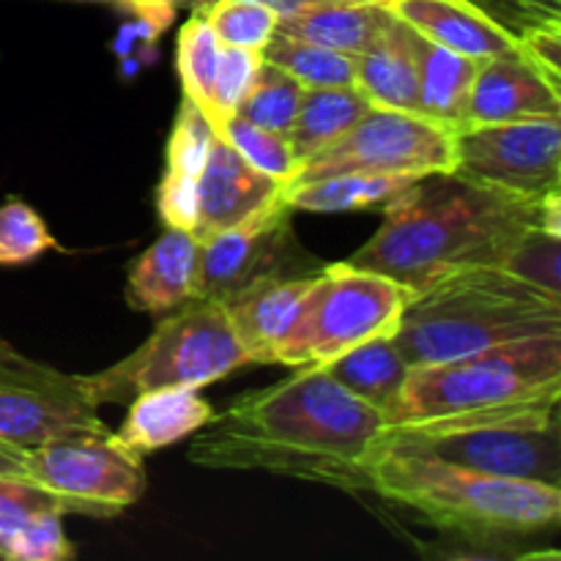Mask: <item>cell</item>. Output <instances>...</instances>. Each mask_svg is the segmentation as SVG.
I'll list each match as a JSON object with an SVG mask.
<instances>
[{"label":"cell","instance_id":"29","mask_svg":"<svg viewBox=\"0 0 561 561\" xmlns=\"http://www.w3.org/2000/svg\"><path fill=\"white\" fill-rule=\"evenodd\" d=\"M305 91L307 88L301 85L299 80H294V77L285 75L283 69H277V66L263 60L255 80H252L250 91L241 99L236 115L244 121H252V124L257 126H266V129L288 135L290 124H294L296 115H299Z\"/></svg>","mask_w":561,"mask_h":561},{"label":"cell","instance_id":"19","mask_svg":"<svg viewBox=\"0 0 561 561\" xmlns=\"http://www.w3.org/2000/svg\"><path fill=\"white\" fill-rule=\"evenodd\" d=\"M214 416L217 411L197 394V389H153L131 400L129 414L121 422L115 436L135 453L148 455L181 438L195 436Z\"/></svg>","mask_w":561,"mask_h":561},{"label":"cell","instance_id":"37","mask_svg":"<svg viewBox=\"0 0 561 561\" xmlns=\"http://www.w3.org/2000/svg\"><path fill=\"white\" fill-rule=\"evenodd\" d=\"M49 507H58V502L38 485L20 480H0V557H3L5 546L27 524Z\"/></svg>","mask_w":561,"mask_h":561},{"label":"cell","instance_id":"21","mask_svg":"<svg viewBox=\"0 0 561 561\" xmlns=\"http://www.w3.org/2000/svg\"><path fill=\"white\" fill-rule=\"evenodd\" d=\"M416 55V102L420 113L447 124L449 129L466 126V107L482 60L453 53L442 44L427 42L414 31Z\"/></svg>","mask_w":561,"mask_h":561},{"label":"cell","instance_id":"12","mask_svg":"<svg viewBox=\"0 0 561 561\" xmlns=\"http://www.w3.org/2000/svg\"><path fill=\"white\" fill-rule=\"evenodd\" d=\"M110 433L80 376L22 356L0 340V442L20 449Z\"/></svg>","mask_w":561,"mask_h":561},{"label":"cell","instance_id":"16","mask_svg":"<svg viewBox=\"0 0 561 561\" xmlns=\"http://www.w3.org/2000/svg\"><path fill=\"white\" fill-rule=\"evenodd\" d=\"M274 179L252 168L225 137L214 135L208 159L197 179V239L219 233L279 192Z\"/></svg>","mask_w":561,"mask_h":561},{"label":"cell","instance_id":"35","mask_svg":"<svg viewBox=\"0 0 561 561\" xmlns=\"http://www.w3.org/2000/svg\"><path fill=\"white\" fill-rule=\"evenodd\" d=\"M66 513L58 507H49L38 513L14 540L5 546V561H69L77 557L75 546L66 537L64 529Z\"/></svg>","mask_w":561,"mask_h":561},{"label":"cell","instance_id":"32","mask_svg":"<svg viewBox=\"0 0 561 561\" xmlns=\"http://www.w3.org/2000/svg\"><path fill=\"white\" fill-rule=\"evenodd\" d=\"M60 250L42 214L25 201H5L0 206V266H25L44 252Z\"/></svg>","mask_w":561,"mask_h":561},{"label":"cell","instance_id":"23","mask_svg":"<svg viewBox=\"0 0 561 561\" xmlns=\"http://www.w3.org/2000/svg\"><path fill=\"white\" fill-rule=\"evenodd\" d=\"M416 175H383V173H340L327 179L307 181L299 186H283V197L294 211L310 214H343L365 211V208L387 206Z\"/></svg>","mask_w":561,"mask_h":561},{"label":"cell","instance_id":"40","mask_svg":"<svg viewBox=\"0 0 561 561\" xmlns=\"http://www.w3.org/2000/svg\"><path fill=\"white\" fill-rule=\"evenodd\" d=\"M257 3L268 5L272 11H277L279 16L299 14V11L310 9H323V5H340V3H370V0H257ZM383 3V0H381Z\"/></svg>","mask_w":561,"mask_h":561},{"label":"cell","instance_id":"26","mask_svg":"<svg viewBox=\"0 0 561 561\" xmlns=\"http://www.w3.org/2000/svg\"><path fill=\"white\" fill-rule=\"evenodd\" d=\"M526 44L542 69L561 80V0H469Z\"/></svg>","mask_w":561,"mask_h":561},{"label":"cell","instance_id":"2","mask_svg":"<svg viewBox=\"0 0 561 561\" xmlns=\"http://www.w3.org/2000/svg\"><path fill=\"white\" fill-rule=\"evenodd\" d=\"M542 201L455 173L422 175L383 206L381 228L345 263L394 279L409 296L460 268H504L518 241L542 228Z\"/></svg>","mask_w":561,"mask_h":561},{"label":"cell","instance_id":"13","mask_svg":"<svg viewBox=\"0 0 561 561\" xmlns=\"http://www.w3.org/2000/svg\"><path fill=\"white\" fill-rule=\"evenodd\" d=\"M453 173L520 197L561 190V118L477 124L455 129Z\"/></svg>","mask_w":561,"mask_h":561},{"label":"cell","instance_id":"5","mask_svg":"<svg viewBox=\"0 0 561 561\" xmlns=\"http://www.w3.org/2000/svg\"><path fill=\"white\" fill-rule=\"evenodd\" d=\"M561 334V296L502 266L460 268L409 296L394 345L411 367Z\"/></svg>","mask_w":561,"mask_h":561},{"label":"cell","instance_id":"36","mask_svg":"<svg viewBox=\"0 0 561 561\" xmlns=\"http://www.w3.org/2000/svg\"><path fill=\"white\" fill-rule=\"evenodd\" d=\"M561 236H551L542 228H531L524 239L518 241V247L513 250V255L507 257L504 268L518 277H524L526 283L537 285V288L548 290V294L561 296L559 285V247Z\"/></svg>","mask_w":561,"mask_h":561},{"label":"cell","instance_id":"33","mask_svg":"<svg viewBox=\"0 0 561 561\" xmlns=\"http://www.w3.org/2000/svg\"><path fill=\"white\" fill-rule=\"evenodd\" d=\"M261 64L263 55L257 49L225 47L222 44L217 77H214L211 88V115H208V124H211L214 135H222L225 121H230L236 115L241 99L247 96L257 69H261Z\"/></svg>","mask_w":561,"mask_h":561},{"label":"cell","instance_id":"4","mask_svg":"<svg viewBox=\"0 0 561 561\" xmlns=\"http://www.w3.org/2000/svg\"><path fill=\"white\" fill-rule=\"evenodd\" d=\"M551 409H561V334L411 367L383 420L392 433H433Z\"/></svg>","mask_w":561,"mask_h":561},{"label":"cell","instance_id":"3","mask_svg":"<svg viewBox=\"0 0 561 561\" xmlns=\"http://www.w3.org/2000/svg\"><path fill=\"white\" fill-rule=\"evenodd\" d=\"M370 493L463 542L504 546L557 529L561 520V488L463 469L392 433L373 458Z\"/></svg>","mask_w":561,"mask_h":561},{"label":"cell","instance_id":"39","mask_svg":"<svg viewBox=\"0 0 561 561\" xmlns=\"http://www.w3.org/2000/svg\"><path fill=\"white\" fill-rule=\"evenodd\" d=\"M0 480L31 482V474H27V449L0 442Z\"/></svg>","mask_w":561,"mask_h":561},{"label":"cell","instance_id":"38","mask_svg":"<svg viewBox=\"0 0 561 561\" xmlns=\"http://www.w3.org/2000/svg\"><path fill=\"white\" fill-rule=\"evenodd\" d=\"M157 211L164 228L192 230L197 225V179L164 170L157 186Z\"/></svg>","mask_w":561,"mask_h":561},{"label":"cell","instance_id":"1","mask_svg":"<svg viewBox=\"0 0 561 561\" xmlns=\"http://www.w3.org/2000/svg\"><path fill=\"white\" fill-rule=\"evenodd\" d=\"M387 420L327 367H296L272 387L236 398L186 458L203 469L268 471L348 493L370 491V466Z\"/></svg>","mask_w":561,"mask_h":561},{"label":"cell","instance_id":"41","mask_svg":"<svg viewBox=\"0 0 561 561\" xmlns=\"http://www.w3.org/2000/svg\"><path fill=\"white\" fill-rule=\"evenodd\" d=\"M69 3H93V5H110V9H118L124 14L135 16L146 9L151 0H69Z\"/></svg>","mask_w":561,"mask_h":561},{"label":"cell","instance_id":"9","mask_svg":"<svg viewBox=\"0 0 561 561\" xmlns=\"http://www.w3.org/2000/svg\"><path fill=\"white\" fill-rule=\"evenodd\" d=\"M27 474L66 515L115 518L146 491L142 455L113 431L71 436L27 449Z\"/></svg>","mask_w":561,"mask_h":561},{"label":"cell","instance_id":"8","mask_svg":"<svg viewBox=\"0 0 561 561\" xmlns=\"http://www.w3.org/2000/svg\"><path fill=\"white\" fill-rule=\"evenodd\" d=\"M455 129L422 113L370 107L345 135L299 164L285 186L340 173H453Z\"/></svg>","mask_w":561,"mask_h":561},{"label":"cell","instance_id":"15","mask_svg":"<svg viewBox=\"0 0 561 561\" xmlns=\"http://www.w3.org/2000/svg\"><path fill=\"white\" fill-rule=\"evenodd\" d=\"M383 5L411 31L425 36L427 42L453 49V53L469 55L477 60L529 58L542 69L537 55L520 38L504 31L480 9H474L469 0H383Z\"/></svg>","mask_w":561,"mask_h":561},{"label":"cell","instance_id":"11","mask_svg":"<svg viewBox=\"0 0 561 561\" xmlns=\"http://www.w3.org/2000/svg\"><path fill=\"white\" fill-rule=\"evenodd\" d=\"M561 409L433 433H392L447 463L561 488Z\"/></svg>","mask_w":561,"mask_h":561},{"label":"cell","instance_id":"10","mask_svg":"<svg viewBox=\"0 0 561 561\" xmlns=\"http://www.w3.org/2000/svg\"><path fill=\"white\" fill-rule=\"evenodd\" d=\"M290 219L294 208L279 186L277 195L244 219L203 239L195 299L225 301L257 279L318 272L323 263L299 244Z\"/></svg>","mask_w":561,"mask_h":561},{"label":"cell","instance_id":"7","mask_svg":"<svg viewBox=\"0 0 561 561\" xmlns=\"http://www.w3.org/2000/svg\"><path fill=\"white\" fill-rule=\"evenodd\" d=\"M405 305L409 290L394 279L345 261L329 263L263 365L327 367L370 340L394 337Z\"/></svg>","mask_w":561,"mask_h":561},{"label":"cell","instance_id":"18","mask_svg":"<svg viewBox=\"0 0 561 561\" xmlns=\"http://www.w3.org/2000/svg\"><path fill=\"white\" fill-rule=\"evenodd\" d=\"M321 268L307 274H288V277L257 279L222 301L230 323L250 356V365H263L268 351L288 332Z\"/></svg>","mask_w":561,"mask_h":561},{"label":"cell","instance_id":"20","mask_svg":"<svg viewBox=\"0 0 561 561\" xmlns=\"http://www.w3.org/2000/svg\"><path fill=\"white\" fill-rule=\"evenodd\" d=\"M356 88L373 107L420 113L414 31L403 20L394 16L387 33L367 53L356 55Z\"/></svg>","mask_w":561,"mask_h":561},{"label":"cell","instance_id":"28","mask_svg":"<svg viewBox=\"0 0 561 561\" xmlns=\"http://www.w3.org/2000/svg\"><path fill=\"white\" fill-rule=\"evenodd\" d=\"M219 55H222V42L211 25L206 22L201 9L190 14L179 33V44H175V69H179L181 91L184 99L201 107V113L211 115V88L214 77H217Z\"/></svg>","mask_w":561,"mask_h":561},{"label":"cell","instance_id":"14","mask_svg":"<svg viewBox=\"0 0 561 561\" xmlns=\"http://www.w3.org/2000/svg\"><path fill=\"white\" fill-rule=\"evenodd\" d=\"M531 118H561V80L529 58L482 60L469 93L466 126Z\"/></svg>","mask_w":561,"mask_h":561},{"label":"cell","instance_id":"24","mask_svg":"<svg viewBox=\"0 0 561 561\" xmlns=\"http://www.w3.org/2000/svg\"><path fill=\"white\" fill-rule=\"evenodd\" d=\"M370 107L373 102L356 85L307 88L299 115L288 129L299 164L345 135Z\"/></svg>","mask_w":561,"mask_h":561},{"label":"cell","instance_id":"17","mask_svg":"<svg viewBox=\"0 0 561 561\" xmlns=\"http://www.w3.org/2000/svg\"><path fill=\"white\" fill-rule=\"evenodd\" d=\"M201 239L192 230L164 228V233L142 250L126 272L124 299L131 310L164 316L195 299Z\"/></svg>","mask_w":561,"mask_h":561},{"label":"cell","instance_id":"22","mask_svg":"<svg viewBox=\"0 0 561 561\" xmlns=\"http://www.w3.org/2000/svg\"><path fill=\"white\" fill-rule=\"evenodd\" d=\"M392 22V11L381 0H370V3L323 5V9L279 16L277 31L340 53L362 55L387 33Z\"/></svg>","mask_w":561,"mask_h":561},{"label":"cell","instance_id":"34","mask_svg":"<svg viewBox=\"0 0 561 561\" xmlns=\"http://www.w3.org/2000/svg\"><path fill=\"white\" fill-rule=\"evenodd\" d=\"M211 140L214 129L206 115L201 113V107L192 104L190 99H181L179 113H175L173 121V131H170L168 148H164V170L190 175V179H201Z\"/></svg>","mask_w":561,"mask_h":561},{"label":"cell","instance_id":"31","mask_svg":"<svg viewBox=\"0 0 561 561\" xmlns=\"http://www.w3.org/2000/svg\"><path fill=\"white\" fill-rule=\"evenodd\" d=\"M219 137H225L252 168L261 170L263 175L274 179L277 184L285 186L299 170L294 146H290L288 135H283V131L266 129V126H257L252 121L233 115L230 121H225Z\"/></svg>","mask_w":561,"mask_h":561},{"label":"cell","instance_id":"6","mask_svg":"<svg viewBox=\"0 0 561 561\" xmlns=\"http://www.w3.org/2000/svg\"><path fill=\"white\" fill-rule=\"evenodd\" d=\"M250 365L244 345L217 299H190L164 312L146 343L118 365L80 376L93 405H129L153 389H201Z\"/></svg>","mask_w":561,"mask_h":561},{"label":"cell","instance_id":"27","mask_svg":"<svg viewBox=\"0 0 561 561\" xmlns=\"http://www.w3.org/2000/svg\"><path fill=\"white\" fill-rule=\"evenodd\" d=\"M261 55L266 64L283 69L305 88L356 85V55L340 53V49H329L274 31L272 42L263 47Z\"/></svg>","mask_w":561,"mask_h":561},{"label":"cell","instance_id":"25","mask_svg":"<svg viewBox=\"0 0 561 561\" xmlns=\"http://www.w3.org/2000/svg\"><path fill=\"white\" fill-rule=\"evenodd\" d=\"M327 370L351 394L387 414V409L394 403L400 387H403L405 376H409L411 365L403 359L392 337H378L348 351L340 359L329 362Z\"/></svg>","mask_w":561,"mask_h":561},{"label":"cell","instance_id":"30","mask_svg":"<svg viewBox=\"0 0 561 561\" xmlns=\"http://www.w3.org/2000/svg\"><path fill=\"white\" fill-rule=\"evenodd\" d=\"M203 11L225 47H247L263 53L279 25V14L257 0H206Z\"/></svg>","mask_w":561,"mask_h":561}]
</instances>
